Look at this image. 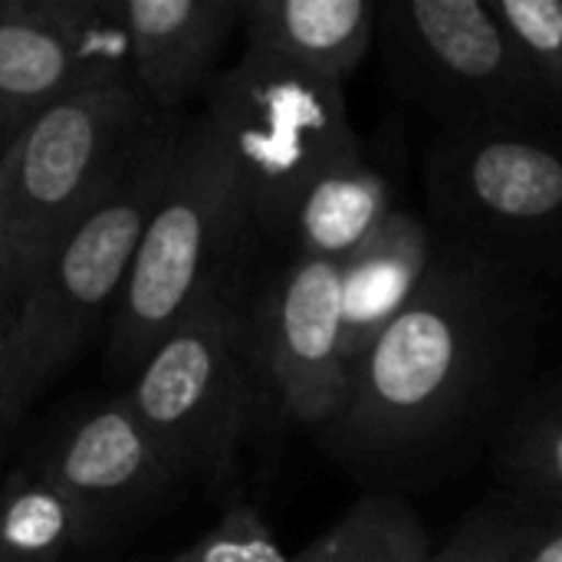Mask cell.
Instances as JSON below:
<instances>
[{
    "label": "cell",
    "mask_w": 562,
    "mask_h": 562,
    "mask_svg": "<svg viewBox=\"0 0 562 562\" xmlns=\"http://www.w3.org/2000/svg\"><path fill=\"white\" fill-rule=\"evenodd\" d=\"M16 316H20V293L7 280V270L0 263V431L10 428L7 418V385H10V359H13V336H16Z\"/></svg>",
    "instance_id": "7402d4cb"
},
{
    "label": "cell",
    "mask_w": 562,
    "mask_h": 562,
    "mask_svg": "<svg viewBox=\"0 0 562 562\" xmlns=\"http://www.w3.org/2000/svg\"><path fill=\"white\" fill-rule=\"evenodd\" d=\"M431 553L428 527L408 497L362 491L293 562H431Z\"/></svg>",
    "instance_id": "d6986e66"
},
{
    "label": "cell",
    "mask_w": 562,
    "mask_h": 562,
    "mask_svg": "<svg viewBox=\"0 0 562 562\" xmlns=\"http://www.w3.org/2000/svg\"><path fill=\"white\" fill-rule=\"evenodd\" d=\"M530 283L438 237L412 306L352 366L319 448L362 491L402 494L458 471L524 392Z\"/></svg>",
    "instance_id": "6da1fadb"
},
{
    "label": "cell",
    "mask_w": 562,
    "mask_h": 562,
    "mask_svg": "<svg viewBox=\"0 0 562 562\" xmlns=\"http://www.w3.org/2000/svg\"><path fill=\"white\" fill-rule=\"evenodd\" d=\"M431 562H562V504L497 487L454 524Z\"/></svg>",
    "instance_id": "2e32d148"
},
{
    "label": "cell",
    "mask_w": 562,
    "mask_h": 562,
    "mask_svg": "<svg viewBox=\"0 0 562 562\" xmlns=\"http://www.w3.org/2000/svg\"><path fill=\"white\" fill-rule=\"evenodd\" d=\"M438 234L408 211L389 221L339 267L342 277V356L352 366L412 306L435 263Z\"/></svg>",
    "instance_id": "4fadbf2b"
},
{
    "label": "cell",
    "mask_w": 562,
    "mask_h": 562,
    "mask_svg": "<svg viewBox=\"0 0 562 562\" xmlns=\"http://www.w3.org/2000/svg\"><path fill=\"white\" fill-rule=\"evenodd\" d=\"M395 211L389 178L366 161L349 158L323 171L296 204L290 224L293 257L346 263Z\"/></svg>",
    "instance_id": "9a60e30c"
},
{
    "label": "cell",
    "mask_w": 562,
    "mask_h": 562,
    "mask_svg": "<svg viewBox=\"0 0 562 562\" xmlns=\"http://www.w3.org/2000/svg\"><path fill=\"white\" fill-rule=\"evenodd\" d=\"M92 533L89 514L43 468L0 484V562H69Z\"/></svg>",
    "instance_id": "ac0fdd59"
},
{
    "label": "cell",
    "mask_w": 562,
    "mask_h": 562,
    "mask_svg": "<svg viewBox=\"0 0 562 562\" xmlns=\"http://www.w3.org/2000/svg\"><path fill=\"white\" fill-rule=\"evenodd\" d=\"M260 379L250 326L217 293L145 356L125 402L181 481L227 484Z\"/></svg>",
    "instance_id": "ba28073f"
},
{
    "label": "cell",
    "mask_w": 562,
    "mask_h": 562,
    "mask_svg": "<svg viewBox=\"0 0 562 562\" xmlns=\"http://www.w3.org/2000/svg\"><path fill=\"white\" fill-rule=\"evenodd\" d=\"M43 471L89 514L95 530L155 504L181 481L125 395L72 422L46 454Z\"/></svg>",
    "instance_id": "8fae6325"
},
{
    "label": "cell",
    "mask_w": 562,
    "mask_h": 562,
    "mask_svg": "<svg viewBox=\"0 0 562 562\" xmlns=\"http://www.w3.org/2000/svg\"><path fill=\"white\" fill-rule=\"evenodd\" d=\"M158 119L132 82L95 86L49 105L0 145V263L20 300Z\"/></svg>",
    "instance_id": "3957f363"
},
{
    "label": "cell",
    "mask_w": 562,
    "mask_h": 562,
    "mask_svg": "<svg viewBox=\"0 0 562 562\" xmlns=\"http://www.w3.org/2000/svg\"><path fill=\"white\" fill-rule=\"evenodd\" d=\"M379 3L372 0H240L244 53L280 59L346 82L372 53Z\"/></svg>",
    "instance_id": "5bb4252c"
},
{
    "label": "cell",
    "mask_w": 562,
    "mask_h": 562,
    "mask_svg": "<svg viewBox=\"0 0 562 562\" xmlns=\"http://www.w3.org/2000/svg\"><path fill=\"white\" fill-rule=\"evenodd\" d=\"M250 224L240 184L201 115L184 119L165 191L142 231L112 313V359L135 372L194 310L221 293V270Z\"/></svg>",
    "instance_id": "8992f818"
},
{
    "label": "cell",
    "mask_w": 562,
    "mask_h": 562,
    "mask_svg": "<svg viewBox=\"0 0 562 562\" xmlns=\"http://www.w3.org/2000/svg\"><path fill=\"white\" fill-rule=\"evenodd\" d=\"M135 89L161 115L207 95L240 30V0H115Z\"/></svg>",
    "instance_id": "7c38bea8"
},
{
    "label": "cell",
    "mask_w": 562,
    "mask_h": 562,
    "mask_svg": "<svg viewBox=\"0 0 562 562\" xmlns=\"http://www.w3.org/2000/svg\"><path fill=\"white\" fill-rule=\"evenodd\" d=\"M119 82L132 66L115 0H0V142L69 95Z\"/></svg>",
    "instance_id": "9c48e42d"
},
{
    "label": "cell",
    "mask_w": 562,
    "mask_h": 562,
    "mask_svg": "<svg viewBox=\"0 0 562 562\" xmlns=\"http://www.w3.org/2000/svg\"><path fill=\"white\" fill-rule=\"evenodd\" d=\"M375 43L392 92L438 132L560 125L491 0L379 3Z\"/></svg>",
    "instance_id": "52a82bcc"
},
{
    "label": "cell",
    "mask_w": 562,
    "mask_h": 562,
    "mask_svg": "<svg viewBox=\"0 0 562 562\" xmlns=\"http://www.w3.org/2000/svg\"><path fill=\"white\" fill-rule=\"evenodd\" d=\"M425 198L441 240L530 286L562 277V125L438 132Z\"/></svg>",
    "instance_id": "5b68a950"
},
{
    "label": "cell",
    "mask_w": 562,
    "mask_h": 562,
    "mask_svg": "<svg viewBox=\"0 0 562 562\" xmlns=\"http://www.w3.org/2000/svg\"><path fill=\"white\" fill-rule=\"evenodd\" d=\"M562 125V0H491Z\"/></svg>",
    "instance_id": "ffe728a7"
},
{
    "label": "cell",
    "mask_w": 562,
    "mask_h": 562,
    "mask_svg": "<svg viewBox=\"0 0 562 562\" xmlns=\"http://www.w3.org/2000/svg\"><path fill=\"white\" fill-rule=\"evenodd\" d=\"M165 562H293V553L250 501H234L207 533Z\"/></svg>",
    "instance_id": "44dd1931"
},
{
    "label": "cell",
    "mask_w": 562,
    "mask_h": 562,
    "mask_svg": "<svg viewBox=\"0 0 562 562\" xmlns=\"http://www.w3.org/2000/svg\"><path fill=\"white\" fill-rule=\"evenodd\" d=\"M250 339L263 385L283 418L313 435L323 431L349 382L339 263L290 257L260 303Z\"/></svg>",
    "instance_id": "30bf717a"
},
{
    "label": "cell",
    "mask_w": 562,
    "mask_h": 562,
    "mask_svg": "<svg viewBox=\"0 0 562 562\" xmlns=\"http://www.w3.org/2000/svg\"><path fill=\"white\" fill-rule=\"evenodd\" d=\"M178 115H161L138 142L112 191L56 244V250L33 273L16 316L7 418L20 412L76 359L86 339L115 313L142 231L165 191L175 145L181 132Z\"/></svg>",
    "instance_id": "7a4b0ae2"
},
{
    "label": "cell",
    "mask_w": 562,
    "mask_h": 562,
    "mask_svg": "<svg viewBox=\"0 0 562 562\" xmlns=\"http://www.w3.org/2000/svg\"><path fill=\"white\" fill-rule=\"evenodd\" d=\"M204 125L221 145L250 224L286 240L306 188L362 145L339 82L300 66L240 53L204 95Z\"/></svg>",
    "instance_id": "277c9868"
},
{
    "label": "cell",
    "mask_w": 562,
    "mask_h": 562,
    "mask_svg": "<svg viewBox=\"0 0 562 562\" xmlns=\"http://www.w3.org/2000/svg\"><path fill=\"white\" fill-rule=\"evenodd\" d=\"M501 487L562 504V366L524 385L491 438Z\"/></svg>",
    "instance_id": "e0dca14e"
}]
</instances>
